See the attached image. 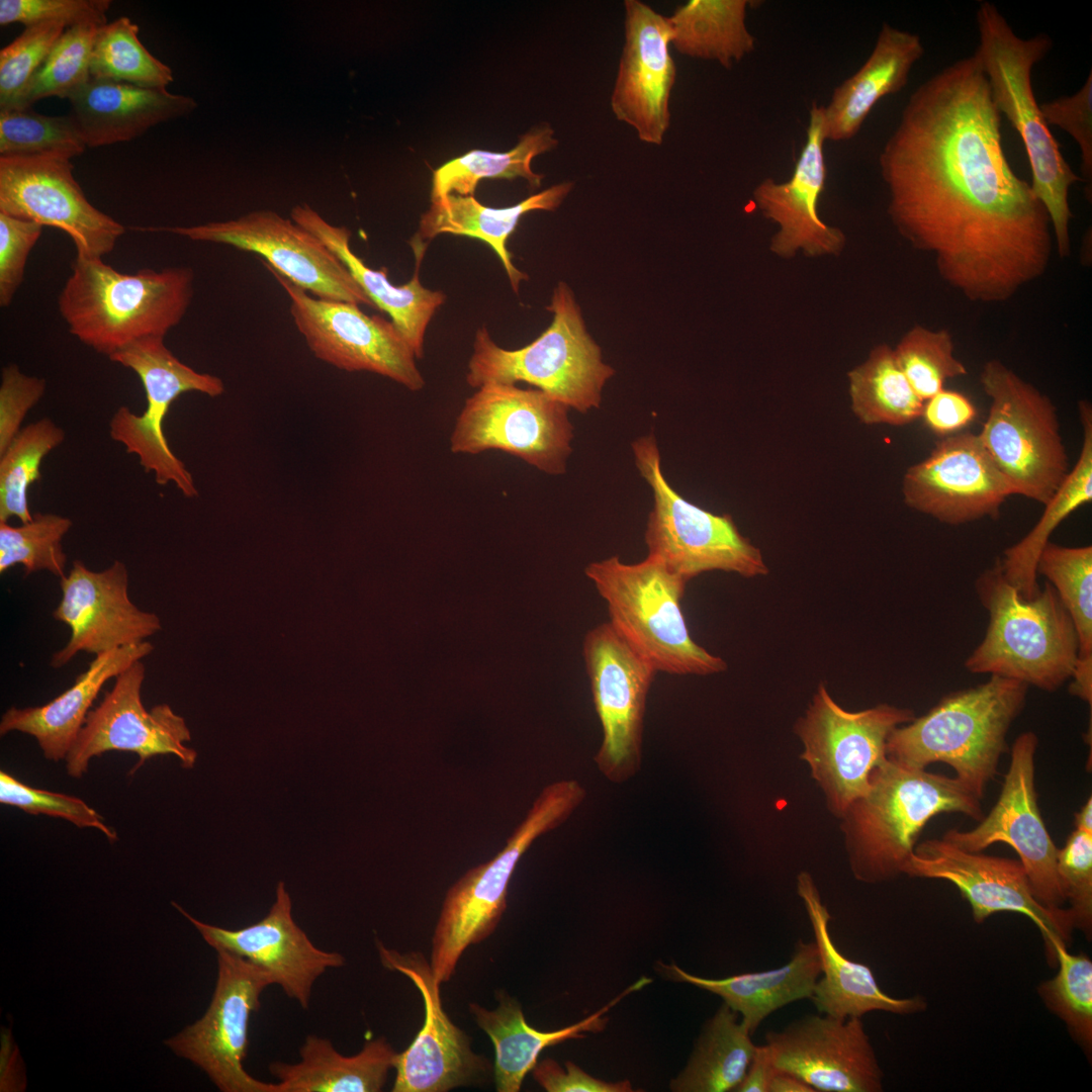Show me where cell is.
Here are the masks:
<instances>
[{"instance_id": "52", "label": "cell", "mask_w": 1092, "mask_h": 1092, "mask_svg": "<svg viewBox=\"0 0 1092 1092\" xmlns=\"http://www.w3.org/2000/svg\"><path fill=\"white\" fill-rule=\"evenodd\" d=\"M67 26L47 22L27 26L0 51V110L11 108Z\"/></svg>"}, {"instance_id": "31", "label": "cell", "mask_w": 1092, "mask_h": 1092, "mask_svg": "<svg viewBox=\"0 0 1092 1092\" xmlns=\"http://www.w3.org/2000/svg\"><path fill=\"white\" fill-rule=\"evenodd\" d=\"M291 217L295 223L317 237L342 261L374 306L390 316L416 358H422L426 330L446 300L445 293L431 290L420 281L419 267L425 249H414L417 269L410 281L394 285L389 281L385 269L368 267L352 251L351 232L347 228L332 225L307 204L294 206Z\"/></svg>"}, {"instance_id": "54", "label": "cell", "mask_w": 1092, "mask_h": 1092, "mask_svg": "<svg viewBox=\"0 0 1092 1092\" xmlns=\"http://www.w3.org/2000/svg\"><path fill=\"white\" fill-rule=\"evenodd\" d=\"M1057 873L1074 929L1092 933V833L1075 829L1058 850Z\"/></svg>"}, {"instance_id": "2", "label": "cell", "mask_w": 1092, "mask_h": 1092, "mask_svg": "<svg viewBox=\"0 0 1092 1092\" xmlns=\"http://www.w3.org/2000/svg\"><path fill=\"white\" fill-rule=\"evenodd\" d=\"M942 813L983 818L981 800L958 779L887 758L840 818L853 877L879 884L902 875L921 830Z\"/></svg>"}, {"instance_id": "59", "label": "cell", "mask_w": 1092, "mask_h": 1092, "mask_svg": "<svg viewBox=\"0 0 1092 1092\" xmlns=\"http://www.w3.org/2000/svg\"><path fill=\"white\" fill-rule=\"evenodd\" d=\"M534 1079L548 1092H630L628 1080L607 1082L597 1079L571 1062L563 1069L552 1059L537 1062L532 1069Z\"/></svg>"}, {"instance_id": "1", "label": "cell", "mask_w": 1092, "mask_h": 1092, "mask_svg": "<svg viewBox=\"0 0 1092 1092\" xmlns=\"http://www.w3.org/2000/svg\"><path fill=\"white\" fill-rule=\"evenodd\" d=\"M1001 117L972 55L911 94L879 156L893 225L973 302L1010 300L1053 250L1046 209L1005 156Z\"/></svg>"}, {"instance_id": "4", "label": "cell", "mask_w": 1092, "mask_h": 1092, "mask_svg": "<svg viewBox=\"0 0 1092 1092\" xmlns=\"http://www.w3.org/2000/svg\"><path fill=\"white\" fill-rule=\"evenodd\" d=\"M188 267L121 273L101 258L76 257L58 299L69 332L110 357L147 337H165L185 315L193 297Z\"/></svg>"}, {"instance_id": "5", "label": "cell", "mask_w": 1092, "mask_h": 1092, "mask_svg": "<svg viewBox=\"0 0 1092 1092\" xmlns=\"http://www.w3.org/2000/svg\"><path fill=\"white\" fill-rule=\"evenodd\" d=\"M1028 687L991 675L984 684L947 695L923 716L892 731L887 758L925 769L945 763L982 800L1008 749L1007 733L1024 708Z\"/></svg>"}, {"instance_id": "62", "label": "cell", "mask_w": 1092, "mask_h": 1092, "mask_svg": "<svg viewBox=\"0 0 1092 1092\" xmlns=\"http://www.w3.org/2000/svg\"><path fill=\"white\" fill-rule=\"evenodd\" d=\"M767 1092H815L812 1087L793 1074L776 1070Z\"/></svg>"}, {"instance_id": "41", "label": "cell", "mask_w": 1092, "mask_h": 1092, "mask_svg": "<svg viewBox=\"0 0 1092 1092\" xmlns=\"http://www.w3.org/2000/svg\"><path fill=\"white\" fill-rule=\"evenodd\" d=\"M1036 574L1055 587L1078 638V654L1070 693L1092 704V547H1067L1049 541Z\"/></svg>"}, {"instance_id": "22", "label": "cell", "mask_w": 1092, "mask_h": 1092, "mask_svg": "<svg viewBox=\"0 0 1092 1092\" xmlns=\"http://www.w3.org/2000/svg\"><path fill=\"white\" fill-rule=\"evenodd\" d=\"M146 668L138 660L115 677L102 702L91 710L66 760L67 772L80 779L91 758L106 751L120 750L138 754L132 772L147 759L172 754L184 768H192L197 752L185 745L191 740L185 720L167 704L146 710L142 687Z\"/></svg>"}, {"instance_id": "27", "label": "cell", "mask_w": 1092, "mask_h": 1092, "mask_svg": "<svg viewBox=\"0 0 1092 1092\" xmlns=\"http://www.w3.org/2000/svg\"><path fill=\"white\" fill-rule=\"evenodd\" d=\"M624 44L610 104L638 139L660 146L670 124L676 68L667 17L640 0L624 1Z\"/></svg>"}, {"instance_id": "16", "label": "cell", "mask_w": 1092, "mask_h": 1092, "mask_svg": "<svg viewBox=\"0 0 1092 1092\" xmlns=\"http://www.w3.org/2000/svg\"><path fill=\"white\" fill-rule=\"evenodd\" d=\"M264 266L289 297L293 323L317 359L341 370L382 375L412 391L424 387L417 358L391 321L367 315L351 302L313 296Z\"/></svg>"}, {"instance_id": "39", "label": "cell", "mask_w": 1092, "mask_h": 1092, "mask_svg": "<svg viewBox=\"0 0 1092 1092\" xmlns=\"http://www.w3.org/2000/svg\"><path fill=\"white\" fill-rule=\"evenodd\" d=\"M1078 405L1083 442L1076 464L1044 505L1035 526L1019 542L1007 548L1004 557L999 559L1003 575L1025 599L1034 598L1040 590L1036 563L1052 533L1073 512L1092 499V408L1086 400L1079 401Z\"/></svg>"}, {"instance_id": "56", "label": "cell", "mask_w": 1092, "mask_h": 1092, "mask_svg": "<svg viewBox=\"0 0 1092 1092\" xmlns=\"http://www.w3.org/2000/svg\"><path fill=\"white\" fill-rule=\"evenodd\" d=\"M109 0H1L0 24L32 26L61 22L67 27L89 20L106 21Z\"/></svg>"}, {"instance_id": "3", "label": "cell", "mask_w": 1092, "mask_h": 1092, "mask_svg": "<svg viewBox=\"0 0 1092 1092\" xmlns=\"http://www.w3.org/2000/svg\"><path fill=\"white\" fill-rule=\"evenodd\" d=\"M979 47L974 56L986 75L998 111L1019 133L1031 169L1034 195L1050 216L1060 258L1071 254L1069 189L1083 182L1065 160L1034 97L1031 72L1051 50L1046 34L1019 37L997 7L983 1L976 12Z\"/></svg>"}, {"instance_id": "13", "label": "cell", "mask_w": 1092, "mask_h": 1092, "mask_svg": "<svg viewBox=\"0 0 1092 1092\" xmlns=\"http://www.w3.org/2000/svg\"><path fill=\"white\" fill-rule=\"evenodd\" d=\"M569 407L537 388L490 383L468 397L450 437L453 453L500 450L548 474L566 471Z\"/></svg>"}, {"instance_id": "49", "label": "cell", "mask_w": 1092, "mask_h": 1092, "mask_svg": "<svg viewBox=\"0 0 1092 1092\" xmlns=\"http://www.w3.org/2000/svg\"><path fill=\"white\" fill-rule=\"evenodd\" d=\"M1058 940L1055 950L1059 971L1038 986V994L1053 1013L1067 1025L1072 1038L1090 1055L1092 1048V962L1085 954H1071Z\"/></svg>"}, {"instance_id": "20", "label": "cell", "mask_w": 1092, "mask_h": 1092, "mask_svg": "<svg viewBox=\"0 0 1092 1092\" xmlns=\"http://www.w3.org/2000/svg\"><path fill=\"white\" fill-rule=\"evenodd\" d=\"M192 241L255 253L275 271L313 296L375 307L342 261L313 234L271 210L237 219L164 228Z\"/></svg>"}, {"instance_id": "24", "label": "cell", "mask_w": 1092, "mask_h": 1092, "mask_svg": "<svg viewBox=\"0 0 1092 1092\" xmlns=\"http://www.w3.org/2000/svg\"><path fill=\"white\" fill-rule=\"evenodd\" d=\"M902 492L910 509L948 525L997 518L1003 503L1015 494L971 432L936 442L926 458L907 469Z\"/></svg>"}, {"instance_id": "53", "label": "cell", "mask_w": 1092, "mask_h": 1092, "mask_svg": "<svg viewBox=\"0 0 1092 1092\" xmlns=\"http://www.w3.org/2000/svg\"><path fill=\"white\" fill-rule=\"evenodd\" d=\"M0 803L17 807L32 815L43 814L62 818L79 828H95L108 839H117L115 831L80 798L33 788L4 770L0 771Z\"/></svg>"}, {"instance_id": "32", "label": "cell", "mask_w": 1092, "mask_h": 1092, "mask_svg": "<svg viewBox=\"0 0 1092 1092\" xmlns=\"http://www.w3.org/2000/svg\"><path fill=\"white\" fill-rule=\"evenodd\" d=\"M68 100L87 147L128 142L159 123L184 116L197 106L193 98L166 89L91 78Z\"/></svg>"}, {"instance_id": "63", "label": "cell", "mask_w": 1092, "mask_h": 1092, "mask_svg": "<svg viewBox=\"0 0 1092 1092\" xmlns=\"http://www.w3.org/2000/svg\"><path fill=\"white\" fill-rule=\"evenodd\" d=\"M1075 829L1092 833V797L1075 813Z\"/></svg>"}, {"instance_id": "37", "label": "cell", "mask_w": 1092, "mask_h": 1092, "mask_svg": "<svg viewBox=\"0 0 1092 1092\" xmlns=\"http://www.w3.org/2000/svg\"><path fill=\"white\" fill-rule=\"evenodd\" d=\"M573 183L562 182L509 207H488L473 195L449 194L432 201L422 214L419 231L412 243L423 244L441 234L466 236L486 243L499 258L513 290L518 293L520 283L527 275L516 268L507 249V241L517 228L520 218L532 210H554L568 193Z\"/></svg>"}, {"instance_id": "26", "label": "cell", "mask_w": 1092, "mask_h": 1092, "mask_svg": "<svg viewBox=\"0 0 1092 1092\" xmlns=\"http://www.w3.org/2000/svg\"><path fill=\"white\" fill-rule=\"evenodd\" d=\"M62 599L53 612L71 630L68 643L55 652L51 665L59 668L79 652L98 655L140 644L161 630L159 616L139 609L128 597V571L119 560L102 571L74 560L61 577Z\"/></svg>"}, {"instance_id": "35", "label": "cell", "mask_w": 1092, "mask_h": 1092, "mask_svg": "<svg viewBox=\"0 0 1092 1092\" xmlns=\"http://www.w3.org/2000/svg\"><path fill=\"white\" fill-rule=\"evenodd\" d=\"M651 982L641 978L620 993L606 1006L583 1020L554 1031L531 1027L520 1003L505 991L496 992L497 1007L488 1010L477 1003L469 1004L476 1024L489 1036L494 1046L493 1074L498 1092H518L526 1075L538 1062L541 1052L567 1039L581 1038L586 1032L601 1031L608 1019L607 1012L624 997Z\"/></svg>"}, {"instance_id": "36", "label": "cell", "mask_w": 1092, "mask_h": 1092, "mask_svg": "<svg viewBox=\"0 0 1092 1092\" xmlns=\"http://www.w3.org/2000/svg\"><path fill=\"white\" fill-rule=\"evenodd\" d=\"M677 981L716 994L752 1035L761 1022L786 1005L811 999L821 976V961L814 940L796 943L790 961L782 967L724 979H708L687 973L676 965L664 966Z\"/></svg>"}, {"instance_id": "18", "label": "cell", "mask_w": 1092, "mask_h": 1092, "mask_svg": "<svg viewBox=\"0 0 1092 1092\" xmlns=\"http://www.w3.org/2000/svg\"><path fill=\"white\" fill-rule=\"evenodd\" d=\"M1038 738L1021 733L1011 748L1009 768L999 798L971 830L949 829L942 838L971 852L1003 842L1018 854L1036 900L1050 909L1066 903L1058 873V850L1042 820L1035 790L1034 758Z\"/></svg>"}, {"instance_id": "40", "label": "cell", "mask_w": 1092, "mask_h": 1092, "mask_svg": "<svg viewBox=\"0 0 1092 1092\" xmlns=\"http://www.w3.org/2000/svg\"><path fill=\"white\" fill-rule=\"evenodd\" d=\"M747 0H691L667 17L670 44L681 55L727 70L755 50L746 26Z\"/></svg>"}, {"instance_id": "17", "label": "cell", "mask_w": 1092, "mask_h": 1092, "mask_svg": "<svg viewBox=\"0 0 1092 1092\" xmlns=\"http://www.w3.org/2000/svg\"><path fill=\"white\" fill-rule=\"evenodd\" d=\"M582 652L603 730L595 762L608 781L622 784L641 768L646 702L657 670L609 621L586 633Z\"/></svg>"}, {"instance_id": "28", "label": "cell", "mask_w": 1092, "mask_h": 1092, "mask_svg": "<svg viewBox=\"0 0 1092 1092\" xmlns=\"http://www.w3.org/2000/svg\"><path fill=\"white\" fill-rule=\"evenodd\" d=\"M825 141L824 105L813 102L806 141L791 178L777 182L768 177L753 190L756 208L778 225L769 250L780 258L790 259L800 252L808 257L837 256L845 247L844 233L823 221L818 212L827 176Z\"/></svg>"}, {"instance_id": "29", "label": "cell", "mask_w": 1092, "mask_h": 1092, "mask_svg": "<svg viewBox=\"0 0 1092 1092\" xmlns=\"http://www.w3.org/2000/svg\"><path fill=\"white\" fill-rule=\"evenodd\" d=\"M172 905L199 931L215 950H226L267 970L275 984L306 1009L315 980L328 969L341 968L345 958L336 951L317 948L296 924L291 899L283 882L276 887V899L260 921L232 930L204 923Z\"/></svg>"}, {"instance_id": "38", "label": "cell", "mask_w": 1092, "mask_h": 1092, "mask_svg": "<svg viewBox=\"0 0 1092 1092\" xmlns=\"http://www.w3.org/2000/svg\"><path fill=\"white\" fill-rule=\"evenodd\" d=\"M398 1054L381 1036L344 1056L330 1039L310 1034L299 1049V1062H273L269 1071L278 1080L277 1092H379Z\"/></svg>"}, {"instance_id": "51", "label": "cell", "mask_w": 1092, "mask_h": 1092, "mask_svg": "<svg viewBox=\"0 0 1092 1092\" xmlns=\"http://www.w3.org/2000/svg\"><path fill=\"white\" fill-rule=\"evenodd\" d=\"M915 393L924 401L944 389L945 381L968 373L954 357L952 336L945 329L911 328L893 349Z\"/></svg>"}, {"instance_id": "23", "label": "cell", "mask_w": 1092, "mask_h": 1092, "mask_svg": "<svg viewBox=\"0 0 1092 1092\" xmlns=\"http://www.w3.org/2000/svg\"><path fill=\"white\" fill-rule=\"evenodd\" d=\"M376 947L382 966L407 977L424 1003L423 1026L413 1042L398 1054L393 1092H446L476 1084L493 1068L471 1049L470 1037L445 1012L440 983L431 964L419 951L399 952L380 940Z\"/></svg>"}, {"instance_id": "55", "label": "cell", "mask_w": 1092, "mask_h": 1092, "mask_svg": "<svg viewBox=\"0 0 1092 1092\" xmlns=\"http://www.w3.org/2000/svg\"><path fill=\"white\" fill-rule=\"evenodd\" d=\"M1045 123L1067 131L1081 152V173L1085 195L1092 198V71L1082 88L1071 96H1062L1039 105Z\"/></svg>"}, {"instance_id": "34", "label": "cell", "mask_w": 1092, "mask_h": 1092, "mask_svg": "<svg viewBox=\"0 0 1092 1092\" xmlns=\"http://www.w3.org/2000/svg\"><path fill=\"white\" fill-rule=\"evenodd\" d=\"M923 55L918 34L884 22L869 58L834 88L824 106L826 141L854 138L878 101L907 85L913 66Z\"/></svg>"}, {"instance_id": "10", "label": "cell", "mask_w": 1092, "mask_h": 1092, "mask_svg": "<svg viewBox=\"0 0 1092 1092\" xmlns=\"http://www.w3.org/2000/svg\"><path fill=\"white\" fill-rule=\"evenodd\" d=\"M990 398L978 437L1015 494L1045 505L1069 473V458L1051 398L1002 361L980 373Z\"/></svg>"}, {"instance_id": "60", "label": "cell", "mask_w": 1092, "mask_h": 1092, "mask_svg": "<svg viewBox=\"0 0 1092 1092\" xmlns=\"http://www.w3.org/2000/svg\"><path fill=\"white\" fill-rule=\"evenodd\" d=\"M920 418L932 433L943 438L972 424L977 408L964 393L944 388L923 401Z\"/></svg>"}, {"instance_id": "44", "label": "cell", "mask_w": 1092, "mask_h": 1092, "mask_svg": "<svg viewBox=\"0 0 1092 1092\" xmlns=\"http://www.w3.org/2000/svg\"><path fill=\"white\" fill-rule=\"evenodd\" d=\"M557 145L552 127L542 124L525 133L518 145L507 153L472 150L434 171L431 200L453 193L473 195L477 183L483 178L521 177L532 187H539L544 176L532 170V160Z\"/></svg>"}, {"instance_id": "15", "label": "cell", "mask_w": 1092, "mask_h": 1092, "mask_svg": "<svg viewBox=\"0 0 1092 1092\" xmlns=\"http://www.w3.org/2000/svg\"><path fill=\"white\" fill-rule=\"evenodd\" d=\"M216 951L217 980L206 1012L165 1044L199 1067L222 1092H277L276 1083L254 1078L243 1065L251 1015L260 1009L264 989L275 981L252 962L226 950Z\"/></svg>"}, {"instance_id": "61", "label": "cell", "mask_w": 1092, "mask_h": 1092, "mask_svg": "<svg viewBox=\"0 0 1092 1092\" xmlns=\"http://www.w3.org/2000/svg\"><path fill=\"white\" fill-rule=\"evenodd\" d=\"M776 1069L765 1044L756 1045L747 1071L734 1091L767 1092L768 1084Z\"/></svg>"}, {"instance_id": "7", "label": "cell", "mask_w": 1092, "mask_h": 1092, "mask_svg": "<svg viewBox=\"0 0 1092 1092\" xmlns=\"http://www.w3.org/2000/svg\"><path fill=\"white\" fill-rule=\"evenodd\" d=\"M585 575L605 601L609 622L657 672L709 675L723 672L726 661L692 638L681 600L687 581L658 558L637 563L618 556L594 561Z\"/></svg>"}, {"instance_id": "8", "label": "cell", "mask_w": 1092, "mask_h": 1092, "mask_svg": "<svg viewBox=\"0 0 1092 1092\" xmlns=\"http://www.w3.org/2000/svg\"><path fill=\"white\" fill-rule=\"evenodd\" d=\"M547 309L553 312L551 325L517 350L499 347L486 327H480L468 362L467 383L479 388L526 382L579 413L599 407L602 389L615 371L603 362L567 284L558 283Z\"/></svg>"}, {"instance_id": "42", "label": "cell", "mask_w": 1092, "mask_h": 1092, "mask_svg": "<svg viewBox=\"0 0 1092 1092\" xmlns=\"http://www.w3.org/2000/svg\"><path fill=\"white\" fill-rule=\"evenodd\" d=\"M738 1014L723 1003L705 1025L682 1072L670 1087L679 1092L734 1091L756 1045Z\"/></svg>"}, {"instance_id": "47", "label": "cell", "mask_w": 1092, "mask_h": 1092, "mask_svg": "<svg viewBox=\"0 0 1092 1092\" xmlns=\"http://www.w3.org/2000/svg\"><path fill=\"white\" fill-rule=\"evenodd\" d=\"M106 22L89 20L67 27L11 108L30 107L48 97L68 99L84 85L90 79L95 36Z\"/></svg>"}, {"instance_id": "12", "label": "cell", "mask_w": 1092, "mask_h": 1092, "mask_svg": "<svg viewBox=\"0 0 1092 1092\" xmlns=\"http://www.w3.org/2000/svg\"><path fill=\"white\" fill-rule=\"evenodd\" d=\"M914 718L912 710L889 704L846 711L819 685L794 732L804 747L801 758L834 816L840 819L868 791L874 769L887 759L890 734Z\"/></svg>"}, {"instance_id": "57", "label": "cell", "mask_w": 1092, "mask_h": 1092, "mask_svg": "<svg viewBox=\"0 0 1092 1092\" xmlns=\"http://www.w3.org/2000/svg\"><path fill=\"white\" fill-rule=\"evenodd\" d=\"M42 225L0 212V305L7 307L20 287L26 261Z\"/></svg>"}, {"instance_id": "58", "label": "cell", "mask_w": 1092, "mask_h": 1092, "mask_svg": "<svg viewBox=\"0 0 1092 1092\" xmlns=\"http://www.w3.org/2000/svg\"><path fill=\"white\" fill-rule=\"evenodd\" d=\"M47 389L43 378L24 374L16 364L2 368L0 383V454L20 432L21 424Z\"/></svg>"}, {"instance_id": "33", "label": "cell", "mask_w": 1092, "mask_h": 1092, "mask_svg": "<svg viewBox=\"0 0 1092 1092\" xmlns=\"http://www.w3.org/2000/svg\"><path fill=\"white\" fill-rule=\"evenodd\" d=\"M153 650L154 645L145 641L95 655L88 669L53 701L42 706L8 709L0 721V734L11 731L28 734L35 738L46 758L65 759L104 684Z\"/></svg>"}, {"instance_id": "6", "label": "cell", "mask_w": 1092, "mask_h": 1092, "mask_svg": "<svg viewBox=\"0 0 1092 1092\" xmlns=\"http://www.w3.org/2000/svg\"><path fill=\"white\" fill-rule=\"evenodd\" d=\"M975 588L989 625L965 662L970 672L1016 679L1045 692L1072 678L1078 638L1049 581L1034 598L1025 599L1007 581L998 560L978 576Z\"/></svg>"}, {"instance_id": "43", "label": "cell", "mask_w": 1092, "mask_h": 1092, "mask_svg": "<svg viewBox=\"0 0 1092 1092\" xmlns=\"http://www.w3.org/2000/svg\"><path fill=\"white\" fill-rule=\"evenodd\" d=\"M851 410L866 425L905 426L921 417L923 400L902 372L893 348L875 346L847 373Z\"/></svg>"}, {"instance_id": "48", "label": "cell", "mask_w": 1092, "mask_h": 1092, "mask_svg": "<svg viewBox=\"0 0 1092 1092\" xmlns=\"http://www.w3.org/2000/svg\"><path fill=\"white\" fill-rule=\"evenodd\" d=\"M86 148L71 114L44 115L31 107L0 110V157L55 154L71 159Z\"/></svg>"}, {"instance_id": "25", "label": "cell", "mask_w": 1092, "mask_h": 1092, "mask_svg": "<svg viewBox=\"0 0 1092 1092\" xmlns=\"http://www.w3.org/2000/svg\"><path fill=\"white\" fill-rule=\"evenodd\" d=\"M776 1070L814 1091L881 1092L884 1073L861 1018L808 1014L765 1034Z\"/></svg>"}, {"instance_id": "19", "label": "cell", "mask_w": 1092, "mask_h": 1092, "mask_svg": "<svg viewBox=\"0 0 1092 1092\" xmlns=\"http://www.w3.org/2000/svg\"><path fill=\"white\" fill-rule=\"evenodd\" d=\"M903 874L951 883L970 903L978 923L997 912L1024 914L1039 928L1051 962H1057L1055 942L1067 945L1071 940L1070 910L1039 903L1020 860L967 851L943 838L928 839L915 845Z\"/></svg>"}, {"instance_id": "11", "label": "cell", "mask_w": 1092, "mask_h": 1092, "mask_svg": "<svg viewBox=\"0 0 1092 1092\" xmlns=\"http://www.w3.org/2000/svg\"><path fill=\"white\" fill-rule=\"evenodd\" d=\"M632 449L638 471L653 495L644 534L648 555L687 582L712 570L743 577L767 574L760 549L739 532L731 516L710 513L670 486L654 436L638 438Z\"/></svg>"}, {"instance_id": "21", "label": "cell", "mask_w": 1092, "mask_h": 1092, "mask_svg": "<svg viewBox=\"0 0 1092 1092\" xmlns=\"http://www.w3.org/2000/svg\"><path fill=\"white\" fill-rule=\"evenodd\" d=\"M62 155L0 157V212L57 228L72 239L79 258H103L124 226L96 208Z\"/></svg>"}, {"instance_id": "30", "label": "cell", "mask_w": 1092, "mask_h": 1092, "mask_svg": "<svg viewBox=\"0 0 1092 1092\" xmlns=\"http://www.w3.org/2000/svg\"><path fill=\"white\" fill-rule=\"evenodd\" d=\"M797 893L805 905L821 961V977L810 999L818 1013L846 1019L861 1018L872 1011L911 1015L926 1009L927 1003L920 996H889L880 988L869 966L840 952L829 931L831 916L809 873L798 875Z\"/></svg>"}, {"instance_id": "46", "label": "cell", "mask_w": 1092, "mask_h": 1092, "mask_svg": "<svg viewBox=\"0 0 1092 1092\" xmlns=\"http://www.w3.org/2000/svg\"><path fill=\"white\" fill-rule=\"evenodd\" d=\"M65 432L53 420L42 418L20 430L0 454V523L16 517L32 520L28 490L40 478L44 457L65 440Z\"/></svg>"}, {"instance_id": "45", "label": "cell", "mask_w": 1092, "mask_h": 1092, "mask_svg": "<svg viewBox=\"0 0 1092 1092\" xmlns=\"http://www.w3.org/2000/svg\"><path fill=\"white\" fill-rule=\"evenodd\" d=\"M90 77L153 89H166L173 81L171 68L145 48L139 26L125 16L99 28L91 51Z\"/></svg>"}, {"instance_id": "9", "label": "cell", "mask_w": 1092, "mask_h": 1092, "mask_svg": "<svg viewBox=\"0 0 1092 1092\" xmlns=\"http://www.w3.org/2000/svg\"><path fill=\"white\" fill-rule=\"evenodd\" d=\"M585 796L576 780L546 786L505 847L449 888L432 936L430 964L440 984L451 979L467 947L497 927L507 908L510 881L523 854L535 839L565 822Z\"/></svg>"}, {"instance_id": "50", "label": "cell", "mask_w": 1092, "mask_h": 1092, "mask_svg": "<svg viewBox=\"0 0 1092 1092\" xmlns=\"http://www.w3.org/2000/svg\"><path fill=\"white\" fill-rule=\"evenodd\" d=\"M72 526L68 517L41 513L16 527L0 523V573L20 564L25 576L40 570L65 576L67 554L62 542Z\"/></svg>"}, {"instance_id": "14", "label": "cell", "mask_w": 1092, "mask_h": 1092, "mask_svg": "<svg viewBox=\"0 0 1092 1092\" xmlns=\"http://www.w3.org/2000/svg\"><path fill=\"white\" fill-rule=\"evenodd\" d=\"M108 359L135 372L147 398V408L142 415L133 414L125 405L117 408L109 421L111 439L122 444L126 453L134 454L159 485L173 483L184 496H196L198 490L192 474L169 447L163 422L179 395L197 391L210 397L219 396L224 392L222 380L197 372L180 361L167 348L163 337L134 341Z\"/></svg>"}]
</instances>
